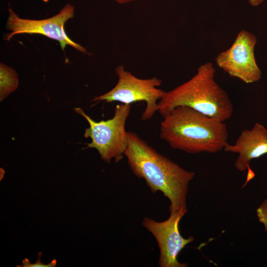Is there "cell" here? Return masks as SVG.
<instances>
[{
    "label": "cell",
    "instance_id": "cell-8",
    "mask_svg": "<svg viewBox=\"0 0 267 267\" xmlns=\"http://www.w3.org/2000/svg\"><path fill=\"white\" fill-rule=\"evenodd\" d=\"M166 220L158 222L149 218H144L142 223L156 240L160 250L159 266L160 267H186L187 264L178 262V257L181 251L194 238H184L180 233L179 222L186 213L177 211L170 212Z\"/></svg>",
    "mask_w": 267,
    "mask_h": 267
},
{
    "label": "cell",
    "instance_id": "cell-14",
    "mask_svg": "<svg viewBox=\"0 0 267 267\" xmlns=\"http://www.w3.org/2000/svg\"><path fill=\"white\" fill-rule=\"evenodd\" d=\"M119 4H124L132 1H134L135 0H113Z\"/></svg>",
    "mask_w": 267,
    "mask_h": 267
},
{
    "label": "cell",
    "instance_id": "cell-13",
    "mask_svg": "<svg viewBox=\"0 0 267 267\" xmlns=\"http://www.w3.org/2000/svg\"><path fill=\"white\" fill-rule=\"evenodd\" d=\"M265 0H248L249 3L253 6H258Z\"/></svg>",
    "mask_w": 267,
    "mask_h": 267
},
{
    "label": "cell",
    "instance_id": "cell-7",
    "mask_svg": "<svg viewBox=\"0 0 267 267\" xmlns=\"http://www.w3.org/2000/svg\"><path fill=\"white\" fill-rule=\"evenodd\" d=\"M257 42L255 35L242 30L231 46L216 57L217 65L230 76L238 78L246 84L259 81L262 73L255 57L254 48Z\"/></svg>",
    "mask_w": 267,
    "mask_h": 267
},
{
    "label": "cell",
    "instance_id": "cell-4",
    "mask_svg": "<svg viewBox=\"0 0 267 267\" xmlns=\"http://www.w3.org/2000/svg\"><path fill=\"white\" fill-rule=\"evenodd\" d=\"M131 109L130 104L117 105L113 117L107 120L99 122L92 119L81 108H75V111L82 115L89 124L84 136L91 139L86 148L96 149L101 158L110 163L112 159L116 163L121 160L127 146V132L125 130L127 119Z\"/></svg>",
    "mask_w": 267,
    "mask_h": 267
},
{
    "label": "cell",
    "instance_id": "cell-15",
    "mask_svg": "<svg viewBox=\"0 0 267 267\" xmlns=\"http://www.w3.org/2000/svg\"></svg>",
    "mask_w": 267,
    "mask_h": 267
},
{
    "label": "cell",
    "instance_id": "cell-11",
    "mask_svg": "<svg viewBox=\"0 0 267 267\" xmlns=\"http://www.w3.org/2000/svg\"><path fill=\"white\" fill-rule=\"evenodd\" d=\"M256 214L259 221L263 224L267 232V198L257 208Z\"/></svg>",
    "mask_w": 267,
    "mask_h": 267
},
{
    "label": "cell",
    "instance_id": "cell-9",
    "mask_svg": "<svg viewBox=\"0 0 267 267\" xmlns=\"http://www.w3.org/2000/svg\"><path fill=\"white\" fill-rule=\"evenodd\" d=\"M223 150L238 154L234 164L238 171L243 172L250 169L252 160L267 154V129L256 123L251 129L242 131L235 143H227Z\"/></svg>",
    "mask_w": 267,
    "mask_h": 267
},
{
    "label": "cell",
    "instance_id": "cell-1",
    "mask_svg": "<svg viewBox=\"0 0 267 267\" xmlns=\"http://www.w3.org/2000/svg\"><path fill=\"white\" fill-rule=\"evenodd\" d=\"M127 139L124 155L134 175L144 179L153 193L162 192L170 202V212H187L188 184L195 173L158 153L134 132H127Z\"/></svg>",
    "mask_w": 267,
    "mask_h": 267
},
{
    "label": "cell",
    "instance_id": "cell-3",
    "mask_svg": "<svg viewBox=\"0 0 267 267\" xmlns=\"http://www.w3.org/2000/svg\"><path fill=\"white\" fill-rule=\"evenodd\" d=\"M215 73L211 62L200 65L189 80L165 91L158 102L160 114L164 117L178 106H186L222 122L229 119L233 106L226 92L216 82Z\"/></svg>",
    "mask_w": 267,
    "mask_h": 267
},
{
    "label": "cell",
    "instance_id": "cell-2",
    "mask_svg": "<svg viewBox=\"0 0 267 267\" xmlns=\"http://www.w3.org/2000/svg\"><path fill=\"white\" fill-rule=\"evenodd\" d=\"M163 118L160 136L173 148L189 154L215 153L228 143L224 122L191 107L178 106Z\"/></svg>",
    "mask_w": 267,
    "mask_h": 267
},
{
    "label": "cell",
    "instance_id": "cell-10",
    "mask_svg": "<svg viewBox=\"0 0 267 267\" xmlns=\"http://www.w3.org/2000/svg\"><path fill=\"white\" fill-rule=\"evenodd\" d=\"M18 77L15 71L3 63L0 64V101H2L15 91L18 86Z\"/></svg>",
    "mask_w": 267,
    "mask_h": 267
},
{
    "label": "cell",
    "instance_id": "cell-12",
    "mask_svg": "<svg viewBox=\"0 0 267 267\" xmlns=\"http://www.w3.org/2000/svg\"><path fill=\"white\" fill-rule=\"evenodd\" d=\"M38 259L35 263H31L29 262V260L25 258L22 261L21 266H17V267H54L56 265V260L54 259L52 260L48 264H44L42 263L41 261V257L42 256V254L41 252H39L38 254Z\"/></svg>",
    "mask_w": 267,
    "mask_h": 267
},
{
    "label": "cell",
    "instance_id": "cell-5",
    "mask_svg": "<svg viewBox=\"0 0 267 267\" xmlns=\"http://www.w3.org/2000/svg\"><path fill=\"white\" fill-rule=\"evenodd\" d=\"M115 71L118 76L116 86L108 92L95 97L92 101H118L128 104L143 101L146 105L141 119L142 121L151 119L158 110L157 101L165 92L157 88L162 84V81L156 77L147 79L138 78L126 71L123 65L118 66Z\"/></svg>",
    "mask_w": 267,
    "mask_h": 267
},
{
    "label": "cell",
    "instance_id": "cell-6",
    "mask_svg": "<svg viewBox=\"0 0 267 267\" xmlns=\"http://www.w3.org/2000/svg\"><path fill=\"white\" fill-rule=\"evenodd\" d=\"M75 8L67 3L56 15L41 20L20 18L9 6L8 17L5 25L9 31L4 36V39L9 41L16 35L20 34H41L59 42L62 50L67 45H70L85 54H89L87 49L80 44L71 40L65 30V23L74 16Z\"/></svg>",
    "mask_w": 267,
    "mask_h": 267
}]
</instances>
